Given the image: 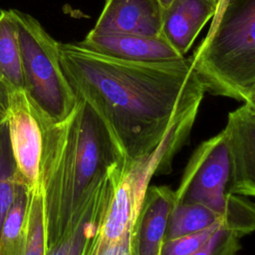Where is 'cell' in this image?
I'll list each match as a JSON object with an SVG mask.
<instances>
[{"label":"cell","mask_w":255,"mask_h":255,"mask_svg":"<svg viewBox=\"0 0 255 255\" xmlns=\"http://www.w3.org/2000/svg\"><path fill=\"white\" fill-rule=\"evenodd\" d=\"M191 59L205 92L244 101L255 83V0H220Z\"/></svg>","instance_id":"7a4b0ae2"},{"label":"cell","mask_w":255,"mask_h":255,"mask_svg":"<svg viewBox=\"0 0 255 255\" xmlns=\"http://www.w3.org/2000/svg\"><path fill=\"white\" fill-rule=\"evenodd\" d=\"M241 237L242 235L236 230L224 228L190 255H236L241 248L239 243Z\"/></svg>","instance_id":"9a60e30c"},{"label":"cell","mask_w":255,"mask_h":255,"mask_svg":"<svg viewBox=\"0 0 255 255\" xmlns=\"http://www.w3.org/2000/svg\"><path fill=\"white\" fill-rule=\"evenodd\" d=\"M80 44L100 54L128 62L161 63L178 61L185 57L164 37L104 33L92 29Z\"/></svg>","instance_id":"52a82bcc"},{"label":"cell","mask_w":255,"mask_h":255,"mask_svg":"<svg viewBox=\"0 0 255 255\" xmlns=\"http://www.w3.org/2000/svg\"><path fill=\"white\" fill-rule=\"evenodd\" d=\"M217 7L214 0H175L163 11L162 36L180 55L185 56Z\"/></svg>","instance_id":"30bf717a"},{"label":"cell","mask_w":255,"mask_h":255,"mask_svg":"<svg viewBox=\"0 0 255 255\" xmlns=\"http://www.w3.org/2000/svg\"><path fill=\"white\" fill-rule=\"evenodd\" d=\"M174 205V190L168 186L147 187L130 231V255H160Z\"/></svg>","instance_id":"8992f818"},{"label":"cell","mask_w":255,"mask_h":255,"mask_svg":"<svg viewBox=\"0 0 255 255\" xmlns=\"http://www.w3.org/2000/svg\"><path fill=\"white\" fill-rule=\"evenodd\" d=\"M214 1H215L217 4H219V2H220V0H214Z\"/></svg>","instance_id":"44dd1931"},{"label":"cell","mask_w":255,"mask_h":255,"mask_svg":"<svg viewBox=\"0 0 255 255\" xmlns=\"http://www.w3.org/2000/svg\"><path fill=\"white\" fill-rule=\"evenodd\" d=\"M112 190L113 186L111 185L104 189L99 201L97 202L95 208L90 214L88 220L81 224L75 235L72 238H70L68 242L62 244L57 249H55L52 255H81L87 233H89L92 229L99 228L100 226L102 218L107 209L112 194Z\"/></svg>","instance_id":"4fadbf2b"},{"label":"cell","mask_w":255,"mask_h":255,"mask_svg":"<svg viewBox=\"0 0 255 255\" xmlns=\"http://www.w3.org/2000/svg\"><path fill=\"white\" fill-rule=\"evenodd\" d=\"M25 205L26 203L23 195H20L19 198L13 202L2 224L1 235L3 241H12L19 236L25 214Z\"/></svg>","instance_id":"2e32d148"},{"label":"cell","mask_w":255,"mask_h":255,"mask_svg":"<svg viewBox=\"0 0 255 255\" xmlns=\"http://www.w3.org/2000/svg\"><path fill=\"white\" fill-rule=\"evenodd\" d=\"M162 23L158 0H106L93 30L163 37Z\"/></svg>","instance_id":"9c48e42d"},{"label":"cell","mask_w":255,"mask_h":255,"mask_svg":"<svg viewBox=\"0 0 255 255\" xmlns=\"http://www.w3.org/2000/svg\"><path fill=\"white\" fill-rule=\"evenodd\" d=\"M10 139L18 168L30 184L36 183L41 156V133L24 92H12L7 110Z\"/></svg>","instance_id":"ba28073f"},{"label":"cell","mask_w":255,"mask_h":255,"mask_svg":"<svg viewBox=\"0 0 255 255\" xmlns=\"http://www.w3.org/2000/svg\"><path fill=\"white\" fill-rule=\"evenodd\" d=\"M174 1H175V0H158V2H159V4H160V6H161V8H162L163 11L167 10V9L172 5V3H173Z\"/></svg>","instance_id":"ffe728a7"},{"label":"cell","mask_w":255,"mask_h":255,"mask_svg":"<svg viewBox=\"0 0 255 255\" xmlns=\"http://www.w3.org/2000/svg\"><path fill=\"white\" fill-rule=\"evenodd\" d=\"M0 81L11 92H24L18 29L13 10L0 11Z\"/></svg>","instance_id":"8fae6325"},{"label":"cell","mask_w":255,"mask_h":255,"mask_svg":"<svg viewBox=\"0 0 255 255\" xmlns=\"http://www.w3.org/2000/svg\"><path fill=\"white\" fill-rule=\"evenodd\" d=\"M243 102L244 105H246L253 113H255V83L247 93Z\"/></svg>","instance_id":"d6986e66"},{"label":"cell","mask_w":255,"mask_h":255,"mask_svg":"<svg viewBox=\"0 0 255 255\" xmlns=\"http://www.w3.org/2000/svg\"><path fill=\"white\" fill-rule=\"evenodd\" d=\"M11 91L9 88L0 81V108L8 109L11 100Z\"/></svg>","instance_id":"ac0fdd59"},{"label":"cell","mask_w":255,"mask_h":255,"mask_svg":"<svg viewBox=\"0 0 255 255\" xmlns=\"http://www.w3.org/2000/svg\"><path fill=\"white\" fill-rule=\"evenodd\" d=\"M224 228H231L239 232L242 236L245 235L233 224L221 222L188 235L165 240L162 244L160 255H190L205 245L216 233Z\"/></svg>","instance_id":"7c38bea8"},{"label":"cell","mask_w":255,"mask_h":255,"mask_svg":"<svg viewBox=\"0 0 255 255\" xmlns=\"http://www.w3.org/2000/svg\"><path fill=\"white\" fill-rule=\"evenodd\" d=\"M231 173L229 144L222 129L201 142L192 153L174 190L175 204L203 203L224 209Z\"/></svg>","instance_id":"277c9868"},{"label":"cell","mask_w":255,"mask_h":255,"mask_svg":"<svg viewBox=\"0 0 255 255\" xmlns=\"http://www.w3.org/2000/svg\"><path fill=\"white\" fill-rule=\"evenodd\" d=\"M44 217L42 199L34 198L29 207L28 226L22 255H44Z\"/></svg>","instance_id":"5bb4252c"},{"label":"cell","mask_w":255,"mask_h":255,"mask_svg":"<svg viewBox=\"0 0 255 255\" xmlns=\"http://www.w3.org/2000/svg\"><path fill=\"white\" fill-rule=\"evenodd\" d=\"M14 202L13 185L7 174L0 172V233L4 218Z\"/></svg>","instance_id":"e0dca14e"},{"label":"cell","mask_w":255,"mask_h":255,"mask_svg":"<svg viewBox=\"0 0 255 255\" xmlns=\"http://www.w3.org/2000/svg\"><path fill=\"white\" fill-rule=\"evenodd\" d=\"M59 53L72 89L106 123L127 162L145 157L176 123L197 116L205 89L191 57L128 62L80 43H59Z\"/></svg>","instance_id":"6da1fadb"},{"label":"cell","mask_w":255,"mask_h":255,"mask_svg":"<svg viewBox=\"0 0 255 255\" xmlns=\"http://www.w3.org/2000/svg\"><path fill=\"white\" fill-rule=\"evenodd\" d=\"M18 29L24 93L41 110L60 115L78 99L62 68L59 43L32 16L13 10Z\"/></svg>","instance_id":"3957f363"},{"label":"cell","mask_w":255,"mask_h":255,"mask_svg":"<svg viewBox=\"0 0 255 255\" xmlns=\"http://www.w3.org/2000/svg\"><path fill=\"white\" fill-rule=\"evenodd\" d=\"M223 129L231 160L228 192L255 197V113L239 107L228 114Z\"/></svg>","instance_id":"5b68a950"}]
</instances>
